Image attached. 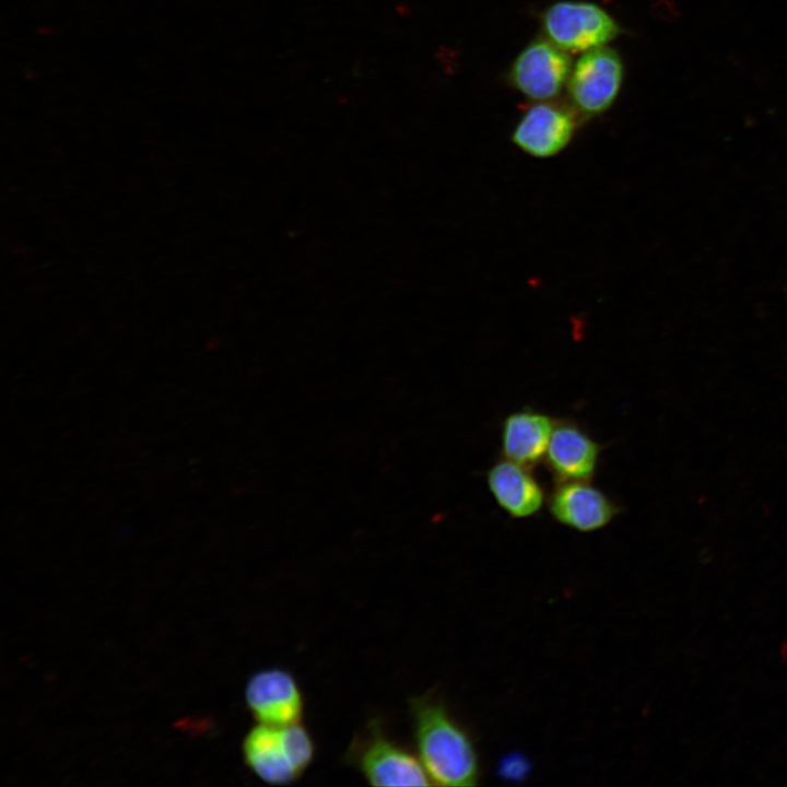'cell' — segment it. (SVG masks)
<instances>
[{
	"label": "cell",
	"instance_id": "9c48e42d",
	"mask_svg": "<svg viewBox=\"0 0 787 787\" xmlns=\"http://www.w3.org/2000/svg\"><path fill=\"white\" fill-rule=\"evenodd\" d=\"M601 445L572 420L555 421L544 465L556 482L590 481L598 468Z\"/></svg>",
	"mask_w": 787,
	"mask_h": 787
},
{
	"label": "cell",
	"instance_id": "6da1fadb",
	"mask_svg": "<svg viewBox=\"0 0 787 787\" xmlns=\"http://www.w3.org/2000/svg\"><path fill=\"white\" fill-rule=\"evenodd\" d=\"M418 756L432 784L474 786L479 760L469 735L446 707L428 695L409 700Z\"/></svg>",
	"mask_w": 787,
	"mask_h": 787
},
{
	"label": "cell",
	"instance_id": "3957f363",
	"mask_svg": "<svg viewBox=\"0 0 787 787\" xmlns=\"http://www.w3.org/2000/svg\"><path fill=\"white\" fill-rule=\"evenodd\" d=\"M542 25L548 39L566 52L606 46L621 33L608 12L584 1L553 3L544 11Z\"/></svg>",
	"mask_w": 787,
	"mask_h": 787
},
{
	"label": "cell",
	"instance_id": "4fadbf2b",
	"mask_svg": "<svg viewBox=\"0 0 787 787\" xmlns=\"http://www.w3.org/2000/svg\"><path fill=\"white\" fill-rule=\"evenodd\" d=\"M500 770L504 777L517 779L526 775L529 771V766L522 756L514 754L507 756L506 760L503 761Z\"/></svg>",
	"mask_w": 787,
	"mask_h": 787
},
{
	"label": "cell",
	"instance_id": "8992f818",
	"mask_svg": "<svg viewBox=\"0 0 787 787\" xmlns=\"http://www.w3.org/2000/svg\"><path fill=\"white\" fill-rule=\"evenodd\" d=\"M547 507L556 522L579 532L602 529L621 513L620 505L590 481L556 482Z\"/></svg>",
	"mask_w": 787,
	"mask_h": 787
},
{
	"label": "cell",
	"instance_id": "7c38bea8",
	"mask_svg": "<svg viewBox=\"0 0 787 787\" xmlns=\"http://www.w3.org/2000/svg\"><path fill=\"white\" fill-rule=\"evenodd\" d=\"M243 754L247 766L268 784L289 785L302 776L292 762L281 727H252L244 739Z\"/></svg>",
	"mask_w": 787,
	"mask_h": 787
},
{
	"label": "cell",
	"instance_id": "5b68a950",
	"mask_svg": "<svg viewBox=\"0 0 787 787\" xmlns=\"http://www.w3.org/2000/svg\"><path fill=\"white\" fill-rule=\"evenodd\" d=\"M572 68L571 58L565 50L549 39H537L516 57L509 80L528 98L550 101L565 85Z\"/></svg>",
	"mask_w": 787,
	"mask_h": 787
},
{
	"label": "cell",
	"instance_id": "52a82bcc",
	"mask_svg": "<svg viewBox=\"0 0 787 787\" xmlns=\"http://www.w3.org/2000/svg\"><path fill=\"white\" fill-rule=\"evenodd\" d=\"M246 704L259 724L282 727L301 721L304 698L293 674L281 668L254 673L245 688Z\"/></svg>",
	"mask_w": 787,
	"mask_h": 787
},
{
	"label": "cell",
	"instance_id": "8fae6325",
	"mask_svg": "<svg viewBox=\"0 0 787 787\" xmlns=\"http://www.w3.org/2000/svg\"><path fill=\"white\" fill-rule=\"evenodd\" d=\"M555 421L532 408L509 413L501 427L503 457L533 469L544 459Z\"/></svg>",
	"mask_w": 787,
	"mask_h": 787
},
{
	"label": "cell",
	"instance_id": "277c9868",
	"mask_svg": "<svg viewBox=\"0 0 787 787\" xmlns=\"http://www.w3.org/2000/svg\"><path fill=\"white\" fill-rule=\"evenodd\" d=\"M623 80L619 54L607 46L584 51L567 80L572 104L584 116L606 111L616 98Z\"/></svg>",
	"mask_w": 787,
	"mask_h": 787
},
{
	"label": "cell",
	"instance_id": "7a4b0ae2",
	"mask_svg": "<svg viewBox=\"0 0 787 787\" xmlns=\"http://www.w3.org/2000/svg\"><path fill=\"white\" fill-rule=\"evenodd\" d=\"M345 761L373 786L432 785L419 756L391 740L378 720L353 739Z\"/></svg>",
	"mask_w": 787,
	"mask_h": 787
},
{
	"label": "cell",
	"instance_id": "30bf717a",
	"mask_svg": "<svg viewBox=\"0 0 787 787\" xmlns=\"http://www.w3.org/2000/svg\"><path fill=\"white\" fill-rule=\"evenodd\" d=\"M531 470L503 457L486 471L491 495L512 518L533 517L547 504L545 492Z\"/></svg>",
	"mask_w": 787,
	"mask_h": 787
},
{
	"label": "cell",
	"instance_id": "ba28073f",
	"mask_svg": "<svg viewBox=\"0 0 787 787\" xmlns=\"http://www.w3.org/2000/svg\"><path fill=\"white\" fill-rule=\"evenodd\" d=\"M575 129L576 118L568 108L543 101L525 111L512 133V141L530 156L548 158L567 146Z\"/></svg>",
	"mask_w": 787,
	"mask_h": 787
}]
</instances>
